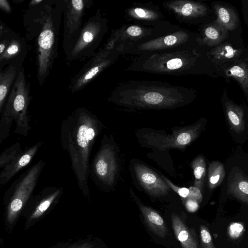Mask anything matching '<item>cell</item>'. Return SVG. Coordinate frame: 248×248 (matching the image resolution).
Instances as JSON below:
<instances>
[{
  "label": "cell",
  "instance_id": "1",
  "mask_svg": "<svg viewBox=\"0 0 248 248\" xmlns=\"http://www.w3.org/2000/svg\"><path fill=\"white\" fill-rule=\"evenodd\" d=\"M102 128L96 116L80 107L64 119L61 127V142L69 156L78 186L89 193V158L92 148Z\"/></svg>",
  "mask_w": 248,
  "mask_h": 248
},
{
  "label": "cell",
  "instance_id": "2",
  "mask_svg": "<svg viewBox=\"0 0 248 248\" xmlns=\"http://www.w3.org/2000/svg\"><path fill=\"white\" fill-rule=\"evenodd\" d=\"M108 102L126 110L175 108L189 102L182 89L170 85H159L155 82L130 80L116 86Z\"/></svg>",
  "mask_w": 248,
  "mask_h": 248
},
{
  "label": "cell",
  "instance_id": "3",
  "mask_svg": "<svg viewBox=\"0 0 248 248\" xmlns=\"http://www.w3.org/2000/svg\"><path fill=\"white\" fill-rule=\"evenodd\" d=\"M64 0L44 1L39 9L37 22V78L42 86L58 56V41Z\"/></svg>",
  "mask_w": 248,
  "mask_h": 248
},
{
  "label": "cell",
  "instance_id": "4",
  "mask_svg": "<svg viewBox=\"0 0 248 248\" xmlns=\"http://www.w3.org/2000/svg\"><path fill=\"white\" fill-rule=\"evenodd\" d=\"M30 84L24 67L20 69L3 107L0 118V144L8 137L14 121V133L27 137L31 129L28 108L31 100Z\"/></svg>",
  "mask_w": 248,
  "mask_h": 248
},
{
  "label": "cell",
  "instance_id": "5",
  "mask_svg": "<svg viewBox=\"0 0 248 248\" xmlns=\"http://www.w3.org/2000/svg\"><path fill=\"white\" fill-rule=\"evenodd\" d=\"M202 60V55L195 49L165 53H146L135 58L126 70L155 74H187L197 67Z\"/></svg>",
  "mask_w": 248,
  "mask_h": 248
},
{
  "label": "cell",
  "instance_id": "6",
  "mask_svg": "<svg viewBox=\"0 0 248 248\" xmlns=\"http://www.w3.org/2000/svg\"><path fill=\"white\" fill-rule=\"evenodd\" d=\"M206 119L201 118L195 124L174 128L172 133L166 134L159 131L143 128L138 129L136 136L141 147L164 151L170 149H185L195 140L204 129Z\"/></svg>",
  "mask_w": 248,
  "mask_h": 248
},
{
  "label": "cell",
  "instance_id": "7",
  "mask_svg": "<svg viewBox=\"0 0 248 248\" xmlns=\"http://www.w3.org/2000/svg\"><path fill=\"white\" fill-rule=\"evenodd\" d=\"M108 19L98 9L83 24L79 35L69 52L65 56L67 64L84 62L92 57L108 31Z\"/></svg>",
  "mask_w": 248,
  "mask_h": 248
},
{
  "label": "cell",
  "instance_id": "8",
  "mask_svg": "<svg viewBox=\"0 0 248 248\" xmlns=\"http://www.w3.org/2000/svg\"><path fill=\"white\" fill-rule=\"evenodd\" d=\"M45 165V162L38 161L22 173L6 191V218L9 224L14 223L32 196Z\"/></svg>",
  "mask_w": 248,
  "mask_h": 248
},
{
  "label": "cell",
  "instance_id": "9",
  "mask_svg": "<svg viewBox=\"0 0 248 248\" xmlns=\"http://www.w3.org/2000/svg\"><path fill=\"white\" fill-rule=\"evenodd\" d=\"M121 53L116 49L104 45L72 78L68 89L76 93L84 89L104 71L118 59Z\"/></svg>",
  "mask_w": 248,
  "mask_h": 248
},
{
  "label": "cell",
  "instance_id": "10",
  "mask_svg": "<svg viewBox=\"0 0 248 248\" xmlns=\"http://www.w3.org/2000/svg\"><path fill=\"white\" fill-rule=\"evenodd\" d=\"M92 3L91 0H64L62 47L65 56L77 41L83 25L85 11Z\"/></svg>",
  "mask_w": 248,
  "mask_h": 248
},
{
  "label": "cell",
  "instance_id": "11",
  "mask_svg": "<svg viewBox=\"0 0 248 248\" xmlns=\"http://www.w3.org/2000/svg\"><path fill=\"white\" fill-rule=\"evenodd\" d=\"M114 142L105 138L93 163L94 173L102 183L113 186L119 172L118 154Z\"/></svg>",
  "mask_w": 248,
  "mask_h": 248
},
{
  "label": "cell",
  "instance_id": "12",
  "mask_svg": "<svg viewBox=\"0 0 248 248\" xmlns=\"http://www.w3.org/2000/svg\"><path fill=\"white\" fill-rule=\"evenodd\" d=\"M131 170L138 185L149 195L160 197L168 194L170 187L161 176L148 166L134 159Z\"/></svg>",
  "mask_w": 248,
  "mask_h": 248
},
{
  "label": "cell",
  "instance_id": "13",
  "mask_svg": "<svg viewBox=\"0 0 248 248\" xmlns=\"http://www.w3.org/2000/svg\"><path fill=\"white\" fill-rule=\"evenodd\" d=\"M151 30L137 24H124L120 28L113 30L105 44L108 47L118 48L143 39L149 36Z\"/></svg>",
  "mask_w": 248,
  "mask_h": 248
},
{
  "label": "cell",
  "instance_id": "14",
  "mask_svg": "<svg viewBox=\"0 0 248 248\" xmlns=\"http://www.w3.org/2000/svg\"><path fill=\"white\" fill-rule=\"evenodd\" d=\"M43 142H37L34 145L26 147L11 162L4 167L0 172V185L7 183L22 169L28 165L34 157Z\"/></svg>",
  "mask_w": 248,
  "mask_h": 248
},
{
  "label": "cell",
  "instance_id": "15",
  "mask_svg": "<svg viewBox=\"0 0 248 248\" xmlns=\"http://www.w3.org/2000/svg\"><path fill=\"white\" fill-rule=\"evenodd\" d=\"M25 57L9 62H0V118L2 111Z\"/></svg>",
  "mask_w": 248,
  "mask_h": 248
},
{
  "label": "cell",
  "instance_id": "16",
  "mask_svg": "<svg viewBox=\"0 0 248 248\" xmlns=\"http://www.w3.org/2000/svg\"><path fill=\"white\" fill-rule=\"evenodd\" d=\"M62 192V188L48 187L42 190L34 198L31 196L27 203L32 207V212L29 217L28 222H32L42 216Z\"/></svg>",
  "mask_w": 248,
  "mask_h": 248
},
{
  "label": "cell",
  "instance_id": "17",
  "mask_svg": "<svg viewBox=\"0 0 248 248\" xmlns=\"http://www.w3.org/2000/svg\"><path fill=\"white\" fill-rule=\"evenodd\" d=\"M226 92L223 93L222 102L225 117L230 128L235 133L244 132L247 122L243 108L230 100Z\"/></svg>",
  "mask_w": 248,
  "mask_h": 248
},
{
  "label": "cell",
  "instance_id": "18",
  "mask_svg": "<svg viewBox=\"0 0 248 248\" xmlns=\"http://www.w3.org/2000/svg\"><path fill=\"white\" fill-rule=\"evenodd\" d=\"M164 5L175 14L186 18H195L207 14V8L202 3L191 0H177L167 1Z\"/></svg>",
  "mask_w": 248,
  "mask_h": 248
},
{
  "label": "cell",
  "instance_id": "19",
  "mask_svg": "<svg viewBox=\"0 0 248 248\" xmlns=\"http://www.w3.org/2000/svg\"><path fill=\"white\" fill-rule=\"evenodd\" d=\"M242 52V49H235L230 44L224 43L211 50L207 56L213 64L220 67L239 60Z\"/></svg>",
  "mask_w": 248,
  "mask_h": 248
},
{
  "label": "cell",
  "instance_id": "20",
  "mask_svg": "<svg viewBox=\"0 0 248 248\" xmlns=\"http://www.w3.org/2000/svg\"><path fill=\"white\" fill-rule=\"evenodd\" d=\"M225 76L233 78L240 85L246 96L248 93V66L247 63L242 60L220 67Z\"/></svg>",
  "mask_w": 248,
  "mask_h": 248
},
{
  "label": "cell",
  "instance_id": "21",
  "mask_svg": "<svg viewBox=\"0 0 248 248\" xmlns=\"http://www.w3.org/2000/svg\"><path fill=\"white\" fill-rule=\"evenodd\" d=\"M171 222L174 233L182 248H199L198 241L194 233L178 216L172 214Z\"/></svg>",
  "mask_w": 248,
  "mask_h": 248
},
{
  "label": "cell",
  "instance_id": "22",
  "mask_svg": "<svg viewBox=\"0 0 248 248\" xmlns=\"http://www.w3.org/2000/svg\"><path fill=\"white\" fill-rule=\"evenodd\" d=\"M127 21L137 22H147L157 19L159 14L149 6L139 3H133L126 8L124 12Z\"/></svg>",
  "mask_w": 248,
  "mask_h": 248
},
{
  "label": "cell",
  "instance_id": "23",
  "mask_svg": "<svg viewBox=\"0 0 248 248\" xmlns=\"http://www.w3.org/2000/svg\"><path fill=\"white\" fill-rule=\"evenodd\" d=\"M228 190L230 195L243 203L248 204V177L241 170L232 174L228 182Z\"/></svg>",
  "mask_w": 248,
  "mask_h": 248
},
{
  "label": "cell",
  "instance_id": "24",
  "mask_svg": "<svg viewBox=\"0 0 248 248\" xmlns=\"http://www.w3.org/2000/svg\"><path fill=\"white\" fill-rule=\"evenodd\" d=\"M228 36V31L215 21L204 29L202 37L197 40L201 45L212 46L218 45Z\"/></svg>",
  "mask_w": 248,
  "mask_h": 248
},
{
  "label": "cell",
  "instance_id": "25",
  "mask_svg": "<svg viewBox=\"0 0 248 248\" xmlns=\"http://www.w3.org/2000/svg\"><path fill=\"white\" fill-rule=\"evenodd\" d=\"M139 206L148 226L157 236L164 238L168 230L164 219L160 215L152 208L140 204Z\"/></svg>",
  "mask_w": 248,
  "mask_h": 248
},
{
  "label": "cell",
  "instance_id": "26",
  "mask_svg": "<svg viewBox=\"0 0 248 248\" xmlns=\"http://www.w3.org/2000/svg\"><path fill=\"white\" fill-rule=\"evenodd\" d=\"M217 15L216 23L228 31L235 30L239 24V19L235 11L228 6L216 4L214 5Z\"/></svg>",
  "mask_w": 248,
  "mask_h": 248
},
{
  "label": "cell",
  "instance_id": "27",
  "mask_svg": "<svg viewBox=\"0 0 248 248\" xmlns=\"http://www.w3.org/2000/svg\"><path fill=\"white\" fill-rule=\"evenodd\" d=\"M27 46L23 39L15 35L3 53L0 55V62H9L14 60L25 57Z\"/></svg>",
  "mask_w": 248,
  "mask_h": 248
},
{
  "label": "cell",
  "instance_id": "28",
  "mask_svg": "<svg viewBox=\"0 0 248 248\" xmlns=\"http://www.w3.org/2000/svg\"><path fill=\"white\" fill-rule=\"evenodd\" d=\"M225 171L223 164L219 161L210 163L208 171L207 182L209 188L213 189L219 186L223 181Z\"/></svg>",
  "mask_w": 248,
  "mask_h": 248
},
{
  "label": "cell",
  "instance_id": "29",
  "mask_svg": "<svg viewBox=\"0 0 248 248\" xmlns=\"http://www.w3.org/2000/svg\"><path fill=\"white\" fill-rule=\"evenodd\" d=\"M191 166L194 176V186L203 191L206 176V162L202 155H198L192 162Z\"/></svg>",
  "mask_w": 248,
  "mask_h": 248
},
{
  "label": "cell",
  "instance_id": "30",
  "mask_svg": "<svg viewBox=\"0 0 248 248\" xmlns=\"http://www.w3.org/2000/svg\"><path fill=\"white\" fill-rule=\"evenodd\" d=\"M22 151L19 142H16L5 149L0 154V169H3Z\"/></svg>",
  "mask_w": 248,
  "mask_h": 248
},
{
  "label": "cell",
  "instance_id": "31",
  "mask_svg": "<svg viewBox=\"0 0 248 248\" xmlns=\"http://www.w3.org/2000/svg\"><path fill=\"white\" fill-rule=\"evenodd\" d=\"M200 237L202 248H215L209 230L204 225L200 227Z\"/></svg>",
  "mask_w": 248,
  "mask_h": 248
},
{
  "label": "cell",
  "instance_id": "32",
  "mask_svg": "<svg viewBox=\"0 0 248 248\" xmlns=\"http://www.w3.org/2000/svg\"><path fill=\"white\" fill-rule=\"evenodd\" d=\"M161 176L166 183L169 186L170 188L172 189L176 193H177L180 197L186 199L189 193V189L186 187H180L175 186L170 180H169L165 176L161 175Z\"/></svg>",
  "mask_w": 248,
  "mask_h": 248
},
{
  "label": "cell",
  "instance_id": "33",
  "mask_svg": "<svg viewBox=\"0 0 248 248\" xmlns=\"http://www.w3.org/2000/svg\"><path fill=\"white\" fill-rule=\"evenodd\" d=\"M188 195L186 199H190L200 202L202 200V192L198 188L191 186L189 188Z\"/></svg>",
  "mask_w": 248,
  "mask_h": 248
},
{
  "label": "cell",
  "instance_id": "34",
  "mask_svg": "<svg viewBox=\"0 0 248 248\" xmlns=\"http://www.w3.org/2000/svg\"><path fill=\"white\" fill-rule=\"evenodd\" d=\"M243 230V226L239 223H233L230 227L229 233L232 237H238Z\"/></svg>",
  "mask_w": 248,
  "mask_h": 248
},
{
  "label": "cell",
  "instance_id": "35",
  "mask_svg": "<svg viewBox=\"0 0 248 248\" xmlns=\"http://www.w3.org/2000/svg\"><path fill=\"white\" fill-rule=\"evenodd\" d=\"M15 34L0 38V55L9 45L11 39Z\"/></svg>",
  "mask_w": 248,
  "mask_h": 248
},
{
  "label": "cell",
  "instance_id": "36",
  "mask_svg": "<svg viewBox=\"0 0 248 248\" xmlns=\"http://www.w3.org/2000/svg\"><path fill=\"white\" fill-rule=\"evenodd\" d=\"M14 34L11 30L0 21V38Z\"/></svg>",
  "mask_w": 248,
  "mask_h": 248
},
{
  "label": "cell",
  "instance_id": "37",
  "mask_svg": "<svg viewBox=\"0 0 248 248\" xmlns=\"http://www.w3.org/2000/svg\"><path fill=\"white\" fill-rule=\"evenodd\" d=\"M0 9L8 14L11 13L12 10L10 4L6 0H0Z\"/></svg>",
  "mask_w": 248,
  "mask_h": 248
},
{
  "label": "cell",
  "instance_id": "38",
  "mask_svg": "<svg viewBox=\"0 0 248 248\" xmlns=\"http://www.w3.org/2000/svg\"><path fill=\"white\" fill-rule=\"evenodd\" d=\"M186 206L189 210L191 211L196 210L198 207V202L190 199H186Z\"/></svg>",
  "mask_w": 248,
  "mask_h": 248
},
{
  "label": "cell",
  "instance_id": "39",
  "mask_svg": "<svg viewBox=\"0 0 248 248\" xmlns=\"http://www.w3.org/2000/svg\"><path fill=\"white\" fill-rule=\"evenodd\" d=\"M44 1V0H32L30 1L29 5L30 7L35 6L41 4Z\"/></svg>",
  "mask_w": 248,
  "mask_h": 248
}]
</instances>
